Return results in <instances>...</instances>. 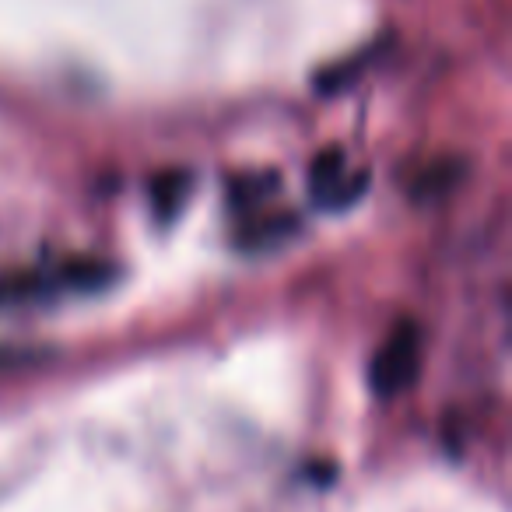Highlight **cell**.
Masks as SVG:
<instances>
[{"label":"cell","instance_id":"cell-2","mask_svg":"<svg viewBox=\"0 0 512 512\" xmlns=\"http://www.w3.org/2000/svg\"><path fill=\"white\" fill-rule=\"evenodd\" d=\"M365 190V176L362 172L348 169V158L337 148L323 151L313 162V172H309V193L320 207L327 211H337V207L351 204L355 197H362Z\"/></svg>","mask_w":512,"mask_h":512},{"label":"cell","instance_id":"cell-3","mask_svg":"<svg viewBox=\"0 0 512 512\" xmlns=\"http://www.w3.org/2000/svg\"><path fill=\"white\" fill-rule=\"evenodd\" d=\"M186 186H190V179L179 172V176H162L155 183V207H158V214L162 218H169L172 211H179V204H183V193H186Z\"/></svg>","mask_w":512,"mask_h":512},{"label":"cell","instance_id":"cell-1","mask_svg":"<svg viewBox=\"0 0 512 512\" xmlns=\"http://www.w3.org/2000/svg\"><path fill=\"white\" fill-rule=\"evenodd\" d=\"M421 365V334L414 323H397L372 362V386L379 397H397L414 383Z\"/></svg>","mask_w":512,"mask_h":512}]
</instances>
